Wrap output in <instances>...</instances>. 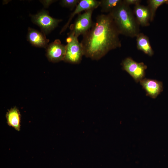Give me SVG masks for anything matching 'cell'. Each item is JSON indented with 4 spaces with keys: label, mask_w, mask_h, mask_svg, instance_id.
Instances as JSON below:
<instances>
[{
    "label": "cell",
    "mask_w": 168,
    "mask_h": 168,
    "mask_svg": "<svg viewBox=\"0 0 168 168\" xmlns=\"http://www.w3.org/2000/svg\"><path fill=\"white\" fill-rule=\"evenodd\" d=\"M94 9H90L78 15L74 23L70 26V33L77 37L87 32L92 27L93 22L92 15Z\"/></svg>",
    "instance_id": "cell-4"
},
{
    "label": "cell",
    "mask_w": 168,
    "mask_h": 168,
    "mask_svg": "<svg viewBox=\"0 0 168 168\" xmlns=\"http://www.w3.org/2000/svg\"><path fill=\"white\" fill-rule=\"evenodd\" d=\"M80 0H62L60 1V4L63 7L73 9L76 7Z\"/></svg>",
    "instance_id": "cell-16"
},
{
    "label": "cell",
    "mask_w": 168,
    "mask_h": 168,
    "mask_svg": "<svg viewBox=\"0 0 168 168\" xmlns=\"http://www.w3.org/2000/svg\"><path fill=\"white\" fill-rule=\"evenodd\" d=\"M137 21L139 25L142 26H149L151 15L148 6L140 4L135 5L133 11Z\"/></svg>",
    "instance_id": "cell-11"
},
{
    "label": "cell",
    "mask_w": 168,
    "mask_h": 168,
    "mask_svg": "<svg viewBox=\"0 0 168 168\" xmlns=\"http://www.w3.org/2000/svg\"><path fill=\"white\" fill-rule=\"evenodd\" d=\"M100 1L96 0H81L71 14L66 23L61 30L60 33L64 32L68 27L72 18L77 14H80L82 11L94 9L100 6Z\"/></svg>",
    "instance_id": "cell-8"
},
{
    "label": "cell",
    "mask_w": 168,
    "mask_h": 168,
    "mask_svg": "<svg viewBox=\"0 0 168 168\" xmlns=\"http://www.w3.org/2000/svg\"><path fill=\"white\" fill-rule=\"evenodd\" d=\"M27 39L33 46L46 48L49 40L47 39L45 34L35 29L29 27L27 35Z\"/></svg>",
    "instance_id": "cell-10"
},
{
    "label": "cell",
    "mask_w": 168,
    "mask_h": 168,
    "mask_svg": "<svg viewBox=\"0 0 168 168\" xmlns=\"http://www.w3.org/2000/svg\"><path fill=\"white\" fill-rule=\"evenodd\" d=\"M67 44L64 61L73 64L80 63L84 55L82 44L79 42L78 38L69 33L66 38Z\"/></svg>",
    "instance_id": "cell-3"
},
{
    "label": "cell",
    "mask_w": 168,
    "mask_h": 168,
    "mask_svg": "<svg viewBox=\"0 0 168 168\" xmlns=\"http://www.w3.org/2000/svg\"><path fill=\"white\" fill-rule=\"evenodd\" d=\"M147 2L151 15L150 22H152L154 19L157 8L163 4H168V0H148Z\"/></svg>",
    "instance_id": "cell-15"
},
{
    "label": "cell",
    "mask_w": 168,
    "mask_h": 168,
    "mask_svg": "<svg viewBox=\"0 0 168 168\" xmlns=\"http://www.w3.org/2000/svg\"><path fill=\"white\" fill-rule=\"evenodd\" d=\"M31 16L32 21L40 27L41 31L45 34H49L62 21L52 17L48 12L44 10Z\"/></svg>",
    "instance_id": "cell-5"
},
{
    "label": "cell",
    "mask_w": 168,
    "mask_h": 168,
    "mask_svg": "<svg viewBox=\"0 0 168 168\" xmlns=\"http://www.w3.org/2000/svg\"><path fill=\"white\" fill-rule=\"evenodd\" d=\"M46 49V56L49 60L56 63L64 60L66 52V46L60 40L57 39L49 44Z\"/></svg>",
    "instance_id": "cell-7"
},
{
    "label": "cell",
    "mask_w": 168,
    "mask_h": 168,
    "mask_svg": "<svg viewBox=\"0 0 168 168\" xmlns=\"http://www.w3.org/2000/svg\"><path fill=\"white\" fill-rule=\"evenodd\" d=\"M119 31L110 14L98 16L81 42L84 56L98 60L109 51L121 46Z\"/></svg>",
    "instance_id": "cell-1"
},
{
    "label": "cell",
    "mask_w": 168,
    "mask_h": 168,
    "mask_svg": "<svg viewBox=\"0 0 168 168\" xmlns=\"http://www.w3.org/2000/svg\"><path fill=\"white\" fill-rule=\"evenodd\" d=\"M55 1H56L53 0H41L40 2L43 4L44 7H47Z\"/></svg>",
    "instance_id": "cell-18"
},
{
    "label": "cell",
    "mask_w": 168,
    "mask_h": 168,
    "mask_svg": "<svg viewBox=\"0 0 168 168\" xmlns=\"http://www.w3.org/2000/svg\"><path fill=\"white\" fill-rule=\"evenodd\" d=\"M123 69L127 72L136 82L144 78L147 66L142 62L138 63L130 57H127L122 62Z\"/></svg>",
    "instance_id": "cell-6"
},
{
    "label": "cell",
    "mask_w": 168,
    "mask_h": 168,
    "mask_svg": "<svg viewBox=\"0 0 168 168\" xmlns=\"http://www.w3.org/2000/svg\"><path fill=\"white\" fill-rule=\"evenodd\" d=\"M109 13L120 34L133 38L139 33V25L134 14L123 0Z\"/></svg>",
    "instance_id": "cell-2"
},
{
    "label": "cell",
    "mask_w": 168,
    "mask_h": 168,
    "mask_svg": "<svg viewBox=\"0 0 168 168\" xmlns=\"http://www.w3.org/2000/svg\"><path fill=\"white\" fill-rule=\"evenodd\" d=\"M137 47L145 54L152 56L154 51L151 45L149 38L142 33H139L136 36Z\"/></svg>",
    "instance_id": "cell-12"
},
{
    "label": "cell",
    "mask_w": 168,
    "mask_h": 168,
    "mask_svg": "<svg viewBox=\"0 0 168 168\" xmlns=\"http://www.w3.org/2000/svg\"><path fill=\"white\" fill-rule=\"evenodd\" d=\"M139 82L145 90L146 95L152 98H156L163 91V83L161 82L144 78Z\"/></svg>",
    "instance_id": "cell-9"
},
{
    "label": "cell",
    "mask_w": 168,
    "mask_h": 168,
    "mask_svg": "<svg viewBox=\"0 0 168 168\" xmlns=\"http://www.w3.org/2000/svg\"><path fill=\"white\" fill-rule=\"evenodd\" d=\"M8 125L16 130L20 129L21 115L18 110L16 107L9 110L6 115Z\"/></svg>",
    "instance_id": "cell-13"
},
{
    "label": "cell",
    "mask_w": 168,
    "mask_h": 168,
    "mask_svg": "<svg viewBox=\"0 0 168 168\" xmlns=\"http://www.w3.org/2000/svg\"><path fill=\"white\" fill-rule=\"evenodd\" d=\"M121 0H101L100 1V6L101 8V12H110L122 2Z\"/></svg>",
    "instance_id": "cell-14"
},
{
    "label": "cell",
    "mask_w": 168,
    "mask_h": 168,
    "mask_svg": "<svg viewBox=\"0 0 168 168\" xmlns=\"http://www.w3.org/2000/svg\"><path fill=\"white\" fill-rule=\"evenodd\" d=\"M123 1L127 4L136 5L140 4L141 1L140 0H124Z\"/></svg>",
    "instance_id": "cell-17"
}]
</instances>
